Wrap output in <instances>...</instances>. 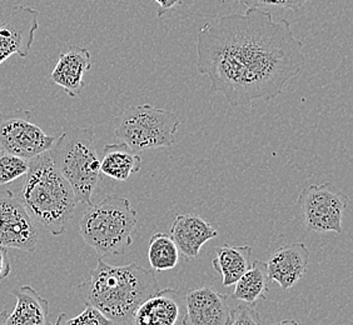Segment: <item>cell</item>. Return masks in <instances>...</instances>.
<instances>
[{
	"instance_id": "cell-15",
	"label": "cell",
	"mask_w": 353,
	"mask_h": 325,
	"mask_svg": "<svg viewBox=\"0 0 353 325\" xmlns=\"http://www.w3.org/2000/svg\"><path fill=\"white\" fill-rule=\"evenodd\" d=\"M172 288L158 291L137 308L130 325H176L179 297Z\"/></svg>"
},
{
	"instance_id": "cell-24",
	"label": "cell",
	"mask_w": 353,
	"mask_h": 325,
	"mask_svg": "<svg viewBox=\"0 0 353 325\" xmlns=\"http://www.w3.org/2000/svg\"><path fill=\"white\" fill-rule=\"evenodd\" d=\"M228 325H262V319L253 305L238 304L231 311Z\"/></svg>"
},
{
	"instance_id": "cell-23",
	"label": "cell",
	"mask_w": 353,
	"mask_h": 325,
	"mask_svg": "<svg viewBox=\"0 0 353 325\" xmlns=\"http://www.w3.org/2000/svg\"><path fill=\"white\" fill-rule=\"evenodd\" d=\"M310 0H238L247 9H261L265 7L290 9L293 12H299Z\"/></svg>"
},
{
	"instance_id": "cell-6",
	"label": "cell",
	"mask_w": 353,
	"mask_h": 325,
	"mask_svg": "<svg viewBox=\"0 0 353 325\" xmlns=\"http://www.w3.org/2000/svg\"><path fill=\"white\" fill-rule=\"evenodd\" d=\"M179 124L174 112L150 104L133 105L117 119L114 134L133 151L141 153L173 147Z\"/></svg>"
},
{
	"instance_id": "cell-12",
	"label": "cell",
	"mask_w": 353,
	"mask_h": 325,
	"mask_svg": "<svg viewBox=\"0 0 353 325\" xmlns=\"http://www.w3.org/2000/svg\"><path fill=\"white\" fill-rule=\"evenodd\" d=\"M310 251L303 243L282 245L265 263L268 278L276 282L282 291H288L306 274Z\"/></svg>"
},
{
	"instance_id": "cell-16",
	"label": "cell",
	"mask_w": 353,
	"mask_h": 325,
	"mask_svg": "<svg viewBox=\"0 0 353 325\" xmlns=\"http://www.w3.org/2000/svg\"><path fill=\"white\" fill-rule=\"evenodd\" d=\"M17 304L8 314L7 325H52L49 319V302L34 288L24 285L14 291Z\"/></svg>"
},
{
	"instance_id": "cell-5",
	"label": "cell",
	"mask_w": 353,
	"mask_h": 325,
	"mask_svg": "<svg viewBox=\"0 0 353 325\" xmlns=\"http://www.w3.org/2000/svg\"><path fill=\"white\" fill-rule=\"evenodd\" d=\"M49 154L74 191L77 202L92 205V197L102 180L93 129L74 127L65 130L58 136Z\"/></svg>"
},
{
	"instance_id": "cell-21",
	"label": "cell",
	"mask_w": 353,
	"mask_h": 325,
	"mask_svg": "<svg viewBox=\"0 0 353 325\" xmlns=\"http://www.w3.org/2000/svg\"><path fill=\"white\" fill-rule=\"evenodd\" d=\"M28 170L29 160L0 150V188H6V185L27 176Z\"/></svg>"
},
{
	"instance_id": "cell-26",
	"label": "cell",
	"mask_w": 353,
	"mask_h": 325,
	"mask_svg": "<svg viewBox=\"0 0 353 325\" xmlns=\"http://www.w3.org/2000/svg\"><path fill=\"white\" fill-rule=\"evenodd\" d=\"M153 1L158 6V9H157L158 18H162L167 12H170L173 8L182 4V0H153Z\"/></svg>"
},
{
	"instance_id": "cell-7",
	"label": "cell",
	"mask_w": 353,
	"mask_h": 325,
	"mask_svg": "<svg viewBox=\"0 0 353 325\" xmlns=\"http://www.w3.org/2000/svg\"><path fill=\"white\" fill-rule=\"evenodd\" d=\"M30 118L21 109L0 112V150L30 160L53 148L58 136H49Z\"/></svg>"
},
{
	"instance_id": "cell-8",
	"label": "cell",
	"mask_w": 353,
	"mask_h": 325,
	"mask_svg": "<svg viewBox=\"0 0 353 325\" xmlns=\"http://www.w3.org/2000/svg\"><path fill=\"white\" fill-rule=\"evenodd\" d=\"M303 223L308 231L316 233L343 231L342 222L348 198L333 189L332 184H313L301 191L299 200Z\"/></svg>"
},
{
	"instance_id": "cell-28",
	"label": "cell",
	"mask_w": 353,
	"mask_h": 325,
	"mask_svg": "<svg viewBox=\"0 0 353 325\" xmlns=\"http://www.w3.org/2000/svg\"><path fill=\"white\" fill-rule=\"evenodd\" d=\"M8 312L0 308V325H7Z\"/></svg>"
},
{
	"instance_id": "cell-13",
	"label": "cell",
	"mask_w": 353,
	"mask_h": 325,
	"mask_svg": "<svg viewBox=\"0 0 353 325\" xmlns=\"http://www.w3.org/2000/svg\"><path fill=\"white\" fill-rule=\"evenodd\" d=\"M170 238L176 243L185 260L199 257L204 244L218 237V231L211 223L197 214H178L172 224Z\"/></svg>"
},
{
	"instance_id": "cell-3",
	"label": "cell",
	"mask_w": 353,
	"mask_h": 325,
	"mask_svg": "<svg viewBox=\"0 0 353 325\" xmlns=\"http://www.w3.org/2000/svg\"><path fill=\"white\" fill-rule=\"evenodd\" d=\"M19 198L30 218L52 235H61L74 217L77 198L49 151L29 160Z\"/></svg>"
},
{
	"instance_id": "cell-18",
	"label": "cell",
	"mask_w": 353,
	"mask_h": 325,
	"mask_svg": "<svg viewBox=\"0 0 353 325\" xmlns=\"http://www.w3.org/2000/svg\"><path fill=\"white\" fill-rule=\"evenodd\" d=\"M99 160L101 174L119 182L128 180L142 168L141 156L124 143L107 144Z\"/></svg>"
},
{
	"instance_id": "cell-20",
	"label": "cell",
	"mask_w": 353,
	"mask_h": 325,
	"mask_svg": "<svg viewBox=\"0 0 353 325\" xmlns=\"http://www.w3.org/2000/svg\"><path fill=\"white\" fill-rule=\"evenodd\" d=\"M148 260L154 271H170L179 262V251L176 243L165 233H156L150 239Z\"/></svg>"
},
{
	"instance_id": "cell-22",
	"label": "cell",
	"mask_w": 353,
	"mask_h": 325,
	"mask_svg": "<svg viewBox=\"0 0 353 325\" xmlns=\"http://www.w3.org/2000/svg\"><path fill=\"white\" fill-rule=\"evenodd\" d=\"M55 325H113L109 319L105 318L102 313L93 306L87 305L81 314L75 317H69L65 313L61 314Z\"/></svg>"
},
{
	"instance_id": "cell-25",
	"label": "cell",
	"mask_w": 353,
	"mask_h": 325,
	"mask_svg": "<svg viewBox=\"0 0 353 325\" xmlns=\"http://www.w3.org/2000/svg\"><path fill=\"white\" fill-rule=\"evenodd\" d=\"M10 271H12V265L8 257L7 249L0 248V283L9 277Z\"/></svg>"
},
{
	"instance_id": "cell-2",
	"label": "cell",
	"mask_w": 353,
	"mask_h": 325,
	"mask_svg": "<svg viewBox=\"0 0 353 325\" xmlns=\"http://www.w3.org/2000/svg\"><path fill=\"white\" fill-rule=\"evenodd\" d=\"M89 275L77 293L83 303L99 311L112 324H132L137 308L159 291L154 273L137 263L110 265L99 259Z\"/></svg>"
},
{
	"instance_id": "cell-19",
	"label": "cell",
	"mask_w": 353,
	"mask_h": 325,
	"mask_svg": "<svg viewBox=\"0 0 353 325\" xmlns=\"http://www.w3.org/2000/svg\"><path fill=\"white\" fill-rule=\"evenodd\" d=\"M270 282L271 280L267 274L265 263L261 260H253L251 268L234 284L231 298L254 306L259 300H265Z\"/></svg>"
},
{
	"instance_id": "cell-4",
	"label": "cell",
	"mask_w": 353,
	"mask_h": 325,
	"mask_svg": "<svg viewBox=\"0 0 353 325\" xmlns=\"http://www.w3.org/2000/svg\"><path fill=\"white\" fill-rule=\"evenodd\" d=\"M138 218L127 198L109 194L89 205L79 220L84 242L101 257L123 255L133 243Z\"/></svg>"
},
{
	"instance_id": "cell-10",
	"label": "cell",
	"mask_w": 353,
	"mask_h": 325,
	"mask_svg": "<svg viewBox=\"0 0 353 325\" xmlns=\"http://www.w3.org/2000/svg\"><path fill=\"white\" fill-rule=\"evenodd\" d=\"M39 28V12L27 6H14L7 21L0 23V65L12 55L27 58Z\"/></svg>"
},
{
	"instance_id": "cell-1",
	"label": "cell",
	"mask_w": 353,
	"mask_h": 325,
	"mask_svg": "<svg viewBox=\"0 0 353 325\" xmlns=\"http://www.w3.org/2000/svg\"><path fill=\"white\" fill-rule=\"evenodd\" d=\"M303 48L290 21H274L271 12L247 9L201 28L197 70L233 108L271 102L301 73L306 61Z\"/></svg>"
},
{
	"instance_id": "cell-11",
	"label": "cell",
	"mask_w": 353,
	"mask_h": 325,
	"mask_svg": "<svg viewBox=\"0 0 353 325\" xmlns=\"http://www.w3.org/2000/svg\"><path fill=\"white\" fill-rule=\"evenodd\" d=\"M187 313L183 325H228L231 308L227 294L210 286L193 288L185 294Z\"/></svg>"
},
{
	"instance_id": "cell-27",
	"label": "cell",
	"mask_w": 353,
	"mask_h": 325,
	"mask_svg": "<svg viewBox=\"0 0 353 325\" xmlns=\"http://www.w3.org/2000/svg\"><path fill=\"white\" fill-rule=\"evenodd\" d=\"M271 325H301L299 324L297 320H294V319H285V320H281V322H277V323H273Z\"/></svg>"
},
{
	"instance_id": "cell-9",
	"label": "cell",
	"mask_w": 353,
	"mask_h": 325,
	"mask_svg": "<svg viewBox=\"0 0 353 325\" xmlns=\"http://www.w3.org/2000/svg\"><path fill=\"white\" fill-rule=\"evenodd\" d=\"M39 240L34 220L19 198L0 188V248L34 251Z\"/></svg>"
},
{
	"instance_id": "cell-17",
	"label": "cell",
	"mask_w": 353,
	"mask_h": 325,
	"mask_svg": "<svg viewBox=\"0 0 353 325\" xmlns=\"http://www.w3.org/2000/svg\"><path fill=\"white\" fill-rule=\"evenodd\" d=\"M216 257L212 260L213 269L222 277L223 286H231L237 283L253 263L252 247L250 245H231L224 244L216 248Z\"/></svg>"
},
{
	"instance_id": "cell-14",
	"label": "cell",
	"mask_w": 353,
	"mask_h": 325,
	"mask_svg": "<svg viewBox=\"0 0 353 325\" xmlns=\"http://www.w3.org/2000/svg\"><path fill=\"white\" fill-rule=\"evenodd\" d=\"M92 68V58L87 48L72 47L61 52L50 74V81L59 85L69 96L82 94L85 87L84 75Z\"/></svg>"
}]
</instances>
